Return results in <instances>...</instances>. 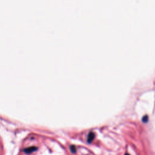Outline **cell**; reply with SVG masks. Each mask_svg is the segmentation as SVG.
<instances>
[{
    "instance_id": "6da1fadb",
    "label": "cell",
    "mask_w": 155,
    "mask_h": 155,
    "mask_svg": "<svg viewBox=\"0 0 155 155\" xmlns=\"http://www.w3.org/2000/svg\"><path fill=\"white\" fill-rule=\"evenodd\" d=\"M36 150H37L36 147H28L27 148H25V149L24 150V152L25 153L29 154V153H31L32 152H35Z\"/></svg>"
},
{
    "instance_id": "7a4b0ae2",
    "label": "cell",
    "mask_w": 155,
    "mask_h": 155,
    "mask_svg": "<svg viewBox=\"0 0 155 155\" xmlns=\"http://www.w3.org/2000/svg\"><path fill=\"white\" fill-rule=\"evenodd\" d=\"M95 136V135L94 133H93V132L89 133V134L87 136V142H88V143H89V144L91 143L92 142V141L94 139Z\"/></svg>"
},
{
    "instance_id": "3957f363",
    "label": "cell",
    "mask_w": 155,
    "mask_h": 155,
    "mask_svg": "<svg viewBox=\"0 0 155 155\" xmlns=\"http://www.w3.org/2000/svg\"><path fill=\"white\" fill-rule=\"evenodd\" d=\"M70 150L71 152H72V153H75L76 151V147L74 146V145H72L70 147Z\"/></svg>"
},
{
    "instance_id": "277c9868",
    "label": "cell",
    "mask_w": 155,
    "mask_h": 155,
    "mask_svg": "<svg viewBox=\"0 0 155 155\" xmlns=\"http://www.w3.org/2000/svg\"><path fill=\"white\" fill-rule=\"evenodd\" d=\"M125 155H129V154H127V153H126Z\"/></svg>"
}]
</instances>
